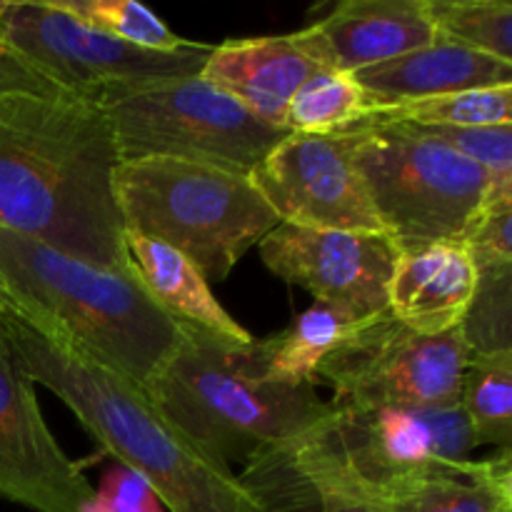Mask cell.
Masks as SVG:
<instances>
[{
  "mask_svg": "<svg viewBox=\"0 0 512 512\" xmlns=\"http://www.w3.org/2000/svg\"><path fill=\"white\" fill-rule=\"evenodd\" d=\"M120 158L103 110L80 95L0 98V230L135 275L115 200Z\"/></svg>",
  "mask_w": 512,
  "mask_h": 512,
  "instance_id": "6da1fadb",
  "label": "cell"
},
{
  "mask_svg": "<svg viewBox=\"0 0 512 512\" xmlns=\"http://www.w3.org/2000/svg\"><path fill=\"white\" fill-rule=\"evenodd\" d=\"M0 348L78 418L103 453L138 473L165 512H263L238 475L205 458L138 385L100 368L68 340L5 318Z\"/></svg>",
  "mask_w": 512,
  "mask_h": 512,
  "instance_id": "7a4b0ae2",
  "label": "cell"
},
{
  "mask_svg": "<svg viewBox=\"0 0 512 512\" xmlns=\"http://www.w3.org/2000/svg\"><path fill=\"white\" fill-rule=\"evenodd\" d=\"M0 275L23 308L20 323L68 340L140 390L183 335L138 275L95 268L10 230H0Z\"/></svg>",
  "mask_w": 512,
  "mask_h": 512,
  "instance_id": "3957f363",
  "label": "cell"
},
{
  "mask_svg": "<svg viewBox=\"0 0 512 512\" xmlns=\"http://www.w3.org/2000/svg\"><path fill=\"white\" fill-rule=\"evenodd\" d=\"M183 325L178 348L143 393L205 458L230 468L265 445L303 433L333 413L318 385H280L263 378L255 340H233Z\"/></svg>",
  "mask_w": 512,
  "mask_h": 512,
  "instance_id": "277c9868",
  "label": "cell"
},
{
  "mask_svg": "<svg viewBox=\"0 0 512 512\" xmlns=\"http://www.w3.org/2000/svg\"><path fill=\"white\" fill-rule=\"evenodd\" d=\"M115 200L123 228L160 240L223 283L280 223L248 175L178 158L120 160Z\"/></svg>",
  "mask_w": 512,
  "mask_h": 512,
  "instance_id": "5b68a950",
  "label": "cell"
},
{
  "mask_svg": "<svg viewBox=\"0 0 512 512\" xmlns=\"http://www.w3.org/2000/svg\"><path fill=\"white\" fill-rule=\"evenodd\" d=\"M345 138L385 235L400 253L460 243L498 180L413 125L365 120L345 130Z\"/></svg>",
  "mask_w": 512,
  "mask_h": 512,
  "instance_id": "8992f818",
  "label": "cell"
},
{
  "mask_svg": "<svg viewBox=\"0 0 512 512\" xmlns=\"http://www.w3.org/2000/svg\"><path fill=\"white\" fill-rule=\"evenodd\" d=\"M90 100L103 110L120 160L178 158L250 175L288 135L200 75L108 85Z\"/></svg>",
  "mask_w": 512,
  "mask_h": 512,
  "instance_id": "52a82bcc",
  "label": "cell"
},
{
  "mask_svg": "<svg viewBox=\"0 0 512 512\" xmlns=\"http://www.w3.org/2000/svg\"><path fill=\"white\" fill-rule=\"evenodd\" d=\"M463 330L418 335L385 313L363 320L320 363L338 408H450L468 363Z\"/></svg>",
  "mask_w": 512,
  "mask_h": 512,
  "instance_id": "ba28073f",
  "label": "cell"
},
{
  "mask_svg": "<svg viewBox=\"0 0 512 512\" xmlns=\"http://www.w3.org/2000/svg\"><path fill=\"white\" fill-rule=\"evenodd\" d=\"M0 43L28 60L60 90L80 98H90L108 85L200 75L213 50L210 43L195 40L170 53L135 48L80 23L50 0L5 3Z\"/></svg>",
  "mask_w": 512,
  "mask_h": 512,
  "instance_id": "9c48e42d",
  "label": "cell"
},
{
  "mask_svg": "<svg viewBox=\"0 0 512 512\" xmlns=\"http://www.w3.org/2000/svg\"><path fill=\"white\" fill-rule=\"evenodd\" d=\"M330 428L348 468L388 503L410 485L470 460L478 448L463 408H338Z\"/></svg>",
  "mask_w": 512,
  "mask_h": 512,
  "instance_id": "30bf717a",
  "label": "cell"
},
{
  "mask_svg": "<svg viewBox=\"0 0 512 512\" xmlns=\"http://www.w3.org/2000/svg\"><path fill=\"white\" fill-rule=\"evenodd\" d=\"M248 178L280 223L385 235L345 133H288Z\"/></svg>",
  "mask_w": 512,
  "mask_h": 512,
  "instance_id": "8fae6325",
  "label": "cell"
},
{
  "mask_svg": "<svg viewBox=\"0 0 512 512\" xmlns=\"http://www.w3.org/2000/svg\"><path fill=\"white\" fill-rule=\"evenodd\" d=\"M258 250L270 273L308 290L315 303L343 308L358 320L388 310V285L400 258L388 235L278 223Z\"/></svg>",
  "mask_w": 512,
  "mask_h": 512,
  "instance_id": "7c38bea8",
  "label": "cell"
},
{
  "mask_svg": "<svg viewBox=\"0 0 512 512\" xmlns=\"http://www.w3.org/2000/svg\"><path fill=\"white\" fill-rule=\"evenodd\" d=\"M90 495L83 468L45 423L35 385L0 348V500L33 512H80Z\"/></svg>",
  "mask_w": 512,
  "mask_h": 512,
  "instance_id": "4fadbf2b",
  "label": "cell"
},
{
  "mask_svg": "<svg viewBox=\"0 0 512 512\" xmlns=\"http://www.w3.org/2000/svg\"><path fill=\"white\" fill-rule=\"evenodd\" d=\"M325 68L358 73L435 43L428 0H345L300 30Z\"/></svg>",
  "mask_w": 512,
  "mask_h": 512,
  "instance_id": "5bb4252c",
  "label": "cell"
},
{
  "mask_svg": "<svg viewBox=\"0 0 512 512\" xmlns=\"http://www.w3.org/2000/svg\"><path fill=\"white\" fill-rule=\"evenodd\" d=\"M320 70L328 68L298 30L213 45L200 78L230 95L258 120L283 128L285 110L293 95Z\"/></svg>",
  "mask_w": 512,
  "mask_h": 512,
  "instance_id": "9a60e30c",
  "label": "cell"
},
{
  "mask_svg": "<svg viewBox=\"0 0 512 512\" xmlns=\"http://www.w3.org/2000/svg\"><path fill=\"white\" fill-rule=\"evenodd\" d=\"M478 288V268L463 243L425 245L400 253L388 285V313L418 335L460 328Z\"/></svg>",
  "mask_w": 512,
  "mask_h": 512,
  "instance_id": "2e32d148",
  "label": "cell"
},
{
  "mask_svg": "<svg viewBox=\"0 0 512 512\" xmlns=\"http://www.w3.org/2000/svg\"><path fill=\"white\" fill-rule=\"evenodd\" d=\"M353 75L375 105L383 108L430 95L512 83V63L438 38L403 58L358 70Z\"/></svg>",
  "mask_w": 512,
  "mask_h": 512,
  "instance_id": "e0dca14e",
  "label": "cell"
},
{
  "mask_svg": "<svg viewBox=\"0 0 512 512\" xmlns=\"http://www.w3.org/2000/svg\"><path fill=\"white\" fill-rule=\"evenodd\" d=\"M125 248L138 280L170 318L238 345L253 343V335L235 323L233 315L218 303L198 265L180 250L133 230H125Z\"/></svg>",
  "mask_w": 512,
  "mask_h": 512,
  "instance_id": "ac0fdd59",
  "label": "cell"
},
{
  "mask_svg": "<svg viewBox=\"0 0 512 512\" xmlns=\"http://www.w3.org/2000/svg\"><path fill=\"white\" fill-rule=\"evenodd\" d=\"M355 315L328 303H315L283 330L255 340L260 373L280 385H318V368L355 328Z\"/></svg>",
  "mask_w": 512,
  "mask_h": 512,
  "instance_id": "d6986e66",
  "label": "cell"
},
{
  "mask_svg": "<svg viewBox=\"0 0 512 512\" xmlns=\"http://www.w3.org/2000/svg\"><path fill=\"white\" fill-rule=\"evenodd\" d=\"M510 450L440 470L388 500L390 512H512Z\"/></svg>",
  "mask_w": 512,
  "mask_h": 512,
  "instance_id": "ffe728a7",
  "label": "cell"
},
{
  "mask_svg": "<svg viewBox=\"0 0 512 512\" xmlns=\"http://www.w3.org/2000/svg\"><path fill=\"white\" fill-rule=\"evenodd\" d=\"M378 108L353 73L320 70L300 85L285 110L283 128L288 133L335 135L365 123Z\"/></svg>",
  "mask_w": 512,
  "mask_h": 512,
  "instance_id": "44dd1931",
  "label": "cell"
},
{
  "mask_svg": "<svg viewBox=\"0 0 512 512\" xmlns=\"http://www.w3.org/2000/svg\"><path fill=\"white\" fill-rule=\"evenodd\" d=\"M368 120L415 125V128H498V125H512V83L383 105V108H375Z\"/></svg>",
  "mask_w": 512,
  "mask_h": 512,
  "instance_id": "7402d4cb",
  "label": "cell"
},
{
  "mask_svg": "<svg viewBox=\"0 0 512 512\" xmlns=\"http://www.w3.org/2000/svg\"><path fill=\"white\" fill-rule=\"evenodd\" d=\"M460 408L478 445L510 450L512 443V350L470 353L460 385Z\"/></svg>",
  "mask_w": 512,
  "mask_h": 512,
  "instance_id": "603a6c76",
  "label": "cell"
},
{
  "mask_svg": "<svg viewBox=\"0 0 512 512\" xmlns=\"http://www.w3.org/2000/svg\"><path fill=\"white\" fill-rule=\"evenodd\" d=\"M438 38L512 63V5L508 0H428Z\"/></svg>",
  "mask_w": 512,
  "mask_h": 512,
  "instance_id": "cb8c5ba5",
  "label": "cell"
},
{
  "mask_svg": "<svg viewBox=\"0 0 512 512\" xmlns=\"http://www.w3.org/2000/svg\"><path fill=\"white\" fill-rule=\"evenodd\" d=\"M50 3L63 13L73 15L80 23L135 48L170 53V50L188 48L193 43L175 35L153 10L135 0H50Z\"/></svg>",
  "mask_w": 512,
  "mask_h": 512,
  "instance_id": "d4e9b609",
  "label": "cell"
},
{
  "mask_svg": "<svg viewBox=\"0 0 512 512\" xmlns=\"http://www.w3.org/2000/svg\"><path fill=\"white\" fill-rule=\"evenodd\" d=\"M460 330L468 353L512 350V265L478 268V288Z\"/></svg>",
  "mask_w": 512,
  "mask_h": 512,
  "instance_id": "484cf974",
  "label": "cell"
},
{
  "mask_svg": "<svg viewBox=\"0 0 512 512\" xmlns=\"http://www.w3.org/2000/svg\"><path fill=\"white\" fill-rule=\"evenodd\" d=\"M415 128V125H413ZM460 158L480 165L490 175L512 178V125L498 128H418Z\"/></svg>",
  "mask_w": 512,
  "mask_h": 512,
  "instance_id": "4316f807",
  "label": "cell"
},
{
  "mask_svg": "<svg viewBox=\"0 0 512 512\" xmlns=\"http://www.w3.org/2000/svg\"><path fill=\"white\" fill-rule=\"evenodd\" d=\"M80 512H165L158 495L133 470L110 468Z\"/></svg>",
  "mask_w": 512,
  "mask_h": 512,
  "instance_id": "83f0119b",
  "label": "cell"
},
{
  "mask_svg": "<svg viewBox=\"0 0 512 512\" xmlns=\"http://www.w3.org/2000/svg\"><path fill=\"white\" fill-rule=\"evenodd\" d=\"M5 95H65V90L0 43V98Z\"/></svg>",
  "mask_w": 512,
  "mask_h": 512,
  "instance_id": "f1b7e54d",
  "label": "cell"
},
{
  "mask_svg": "<svg viewBox=\"0 0 512 512\" xmlns=\"http://www.w3.org/2000/svg\"><path fill=\"white\" fill-rule=\"evenodd\" d=\"M5 318L23 320L25 313H23V308H20L18 300H15V295L10 293L8 285H5L3 275H0V320H5Z\"/></svg>",
  "mask_w": 512,
  "mask_h": 512,
  "instance_id": "f546056e",
  "label": "cell"
},
{
  "mask_svg": "<svg viewBox=\"0 0 512 512\" xmlns=\"http://www.w3.org/2000/svg\"><path fill=\"white\" fill-rule=\"evenodd\" d=\"M3 10H5V0H0V15H3Z\"/></svg>",
  "mask_w": 512,
  "mask_h": 512,
  "instance_id": "4dcf8cb0",
  "label": "cell"
}]
</instances>
